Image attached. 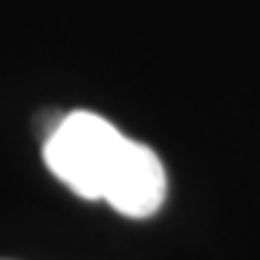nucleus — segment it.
<instances>
[{
    "label": "nucleus",
    "instance_id": "1",
    "mask_svg": "<svg viewBox=\"0 0 260 260\" xmlns=\"http://www.w3.org/2000/svg\"><path fill=\"white\" fill-rule=\"evenodd\" d=\"M127 142L99 113L75 110L55 124L44 142L49 171L84 200H104L110 177Z\"/></svg>",
    "mask_w": 260,
    "mask_h": 260
},
{
    "label": "nucleus",
    "instance_id": "2",
    "mask_svg": "<svg viewBox=\"0 0 260 260\" xmlns=\"http://www.w3.org/2000/svg\"><path fill=\"white\" fill-rule=\"evenodd\" d=\"M104 203L124 217H150L165 203V168L159 156L142 142H127L113 171Z\"/></svg>",
    "mask_w": 260,
    "mask_h": 260
}]
</instances>
